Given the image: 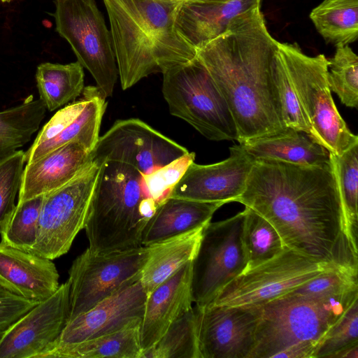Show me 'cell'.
<instances>
[{"label":"cell","instance_id":"cell-22","mask_svg":"<svg viewBox=\"0 0 358 358\" xmlns=\"http://www.w3.org/2000/svg\"><path fill=\"white\" fill-rule=\"evenodd\" d=\"M259 1H183L176 20L178 29L198 48L220 35L233 18Z\"/></svg>","mask_w":358,"mask_h":358},{"label":"cell","instance_id":"cell-19","mask_svg":"<svg viewBox=\"0 0 358 358\" xmlns=\"http://www.w3.org/2000/svg\"><path fill=\"white\" fill-rule=\"evenodd\" d=\"M192 262L148 294L140 325L142 352L154 345L171 325L192 307Z\"/></svg>","mask_w":358,"mask_h":358},{"label":"cell","instance_id":"cell-26","mask_svg":"<svg viewBox=\"0 0 358 358\" xmlns=\"http://www.w3.org/2000/svg\"><path fill=\"white\" fill-rule=\"evenodd\" d=\"M140 325L79 342L53 345L39 358H141Z\"/></svg>","mask_w":358,"mask_h":358},{"label":"cell","instance_id":"cell-5","mask_svg":"<svg viewBox=\"0 0 358 358\" xmlns=\"http://www.w3.org/2000/svg\"><path fill=\"white\" fill-rule=\"evenodd\" d=\"M357 298L358 289L334 297L288 293L263 305L250 358H313L322 338Z\"/></svg>","mask_w":358,"mask_h":358},{"label":"cell","instance_id":"cell-3","mask_svg":"<svg viewBox=\"0 0 358 358\" xmlns=\"http://www.w3.org/2000/svg\"><path fill=\"white\" fill-rule=\"evenodd\" d=\"M194 159L189 152L149 175L119 162L100 164L84 227L88 248L108 252L143 246L148 221Z\"/></svg>","mask_w":358,"mask_h":358},{"label":"cell","instance_id":"cell-28","mask_svg":"<svg viewBox=\"0 0 358 358\" xmlns=\"http://www.w3.org/2000/svg\"><path fill=\"white\" fill-rule=\"evenodd\" d=\"M46 108L31 95L17 106L0 112V158L30 141L44 119Z\"/></svg>","mask_w":358,"mask_h":358},{"label":"cell","instance_id":"cell-15","mask_svg":"<svg viewBox=\"0 0 358 358\" xmlns=\"http://www.w3.org/2000/svg\"><path fill=\"white\" fill-rule=\"evenodd\" d=\"M69 315V285H59L0 333V358H39L60 336Z\"/></svg>","mask_w":358,"mask_h":358},{"label":"cell","instance_id":"cell-18","mask_svg":"<svg viewBox=\"0 0 358 358\" xmlns=\"http://www.w3.org/2000/svg\"><path fill=\"white\" fill-rule=\"evenodd\" d=\"M147 296L139 280L68 321L50 346L79 342L141 324Z\"/></svg>","mask_w":358,"mask_h":358},{"label":"cell","instance_id":"cell-42","mask_svg":"<svg viewBox=\"0 0 358 358\" xmlns=\"http://www.w3.org/2000/svg\"><path fill=\"white\" fill-rule=\"evenodd\" d=\"M183 1H186V0H183Z\"/></svg>","mask_w":358,"mask_h":358},{"label":"cell","instance_id":"cell-4","mask_svg":"<svg viewBox=\"0 0 358 358\" xmlns=\"http://www.w3.org/2000/svg\"><path fill=\"white\" fill-rule=\"evenodd\" d=\"M125 90L152 73L186 64L196 48L178 31L183 0H103Z\"/></svg>","mask_w":358,"mask_h":358},{"label":"cell","instance_id":"cell-34","mask_svg":"<svg viewBox=\"0 0 358 358\" xmlns=\"http://www.w3.org/2000/svg\"><path fill=\"white\" fill-rule=\"evenodd\" d=\"M327 80L331 91L350 108L358 105V57L349 45H337L328 59Z\"/></svg>","mask_w":358,"mask_h":358},{"label":"cell","instance_id":"cell-38","mask_svg":"<svg viewBox=\"0 0 358 358\" xmlns=\"http://www.w3.org/2000/svg\"><path fill=\"white\" fill-rule=\"evenodd\" d=\"M22 150L0 158V226L15 207V199L19 192L24 164Z\"/></svg>","mask_w":358,"mask_h":358},{"label":"cell","instance_id":"cell-31","mask_svg":"<svg viewBox=\"0 0 358 358\" xmlns=\"http://www.w3.org/2000/svg\"><path fill=\"white\" fill-rule=\"evenodd\" d=\"M141 358H201L194 308L173 322Z\"/></svg>","mask_w":358,"mask_h":358},{"label":"cell","instance_id":"cell-14","mask_svg":"<svg viewBox=\"0 0 358 358\" xmlns=\"http://www.w3.org/2000/svg\"><path fill=\"white\" fill-rule=\"evenodd\" d=\"M201 358H250L262 306H196Z\"/></svg>","mask_w":358,"mask_h":358},{"label":"cell","instance_id":"cell-17","mask_svg":"<svg viewBox=\"0 0 358 358\" xmlns=\"http://www.w3.org/2000/svg\"><path fill=\"white\" fill-rule=\"evenodd\" d=\"M226 159L201 165L194 162L174 185L170 197L199 201H235L243 192L255 160L241 144L229 148Z\"/></svg>","mask_w":358,"mask_h":358},{"label":"cell","instance_id":"cell-27","mask_svg":"<svg viewBox=\"0 0 358 358\" xmlns=\"http://www.w3.org/2000/svg\"><path fill=\"white\" fill-rule=\"evenodd\" d=\"M84 76L83 67L78 61L67 64H39L36 72V86L46 109L53 111L75 101L85 88Z\"/></svg>","mask_w":358,"mask_h":358},{"label":"cell","instance_id":"cell-8","mask_svg":"<svg viewBox=\"0 0 358 358\" xmlns=\"http://www.w3.org/2000/svg\"><path fill=\"white\" fill-rule=\"evenodd\" d=\"M57 33L71 45L96 87L111 96L119 73L110 31L94 0H55Z\"/></svg>","mask_w":358,"mask_h":358},{"label":"cell","instance_id":"cell-20","mask_svg":"<svg viewBox=\"0 0 358 358\" xmlns=\"http://www.w3.org/2000/svg\"><path fill=\"white\" fill-rule=\"evenodd\" d=\"M52 260L0 243V285L10 292L40 303L59 288Z\"/></svg>","mask_w":358,"mask_h":358},{"label":"cell","instance_id":"cell-23","mask_svg":"<svg viewBox=\"0 0 358 358\" xmlns=\"http://www.w3.org/2000/svg\"><path fill=\"white\" fill-rule=\"evenodd\" d=\"M224 204L169 197L148 221L142 234V245L148 246L205 226Z\"/></svg>","mask_w":358,"mask_h":358},{"label":"cell","instance_id":"cell-7","mask_svg":"<svg viewBox=\"0 0 358 358\" xmlns=\"http://www.w3.org/2000/svg\"><path fill=\"white\" fill-rule=\"evenodd\" d=\"M162 74V93L172 115L209 140H237L236 125L227 101L197 57Z\"/></svg>","mask_w":358,"mask_h":358},{"label":"cell","instance_id":"cell-21","mask_svg":"<svg viewBox=\"0 0 358 358\" xmlns=\"http://www.w3.org/2000/svg\"><path fill=\"white\" fill-rule=\"evenodd\" d=\"M91 151L73 141L26 164L19 189L18 201L55 190L76 177L91 163Z\"/></svg>","mask_w":358,"mask_h":358},{"label":"cell","instance_id":"cell-35","mask_svg":"<svg viewBox=\"0 0 358 358\" xmlns=\"http://www.w3.org/2000/svg\"><path fill=\"white\" fill-rule=\"evenodd\" d=\"M271 69L286 127L303 131L313 138L310 123L276 49L272 58Z\"/></svg>","mask_w":358,"mask_h":358},{"label":"cell","instance_id":"cell-41","mask_svg":"<svg viewBox=\"0 0 358 358\" xmlns=\"http://www.w3.org/2000/svg\"><path fill=\"white\" fill-rule=\"evenodd\" d=\"M1 2L3 3H9L12 0H0Z\"/></svg>","mask_w":358,"mask_h":358},{"label":"cell","instance_id":"cell-24","mask_svg":"<svg viewBox=\"0 0 358 358\" xmlns=\"http://www.w3.org/2000/svg\"><path fill=\"white\" fill-rule=\"evenodd\" d=\"M241 145L255 160L271 159L303 166L330 162L329 152L326 148L306 133L289 127Z\"/></svg>","mask_w":358,"mask_h":358},{"label":"cell","instance_id":"cell-12","mask_svg":"<svg viewBox=\"0 0 358 358\" xmlns=\"http://www.w3.org/2000/svg\"><path fill=\"white\" fill-rule=\"evenodd\" d=\"M245 210L203 229L192 268V295L196 306L210 304L222 288L245 268L242 241Z\"/></svg>","mask_w":358,"mask_h":358},{"label":"cell","instance_id":"cell-36","mask_svg":"<svg viewBox=\"0 0 358 358\" xmlns=\"http://www.w3.org/2000/svg\"><path fill=\"white\" fill-rule=\"evenodd\" d=\"M358 345V298L328 330L316 348L313 358H335L342 351Z\"/></svg>","mask_w":358,"mask_h":358},{"label":"cell","instance_id":"cell-30","mask_svg":"<svg viewBox=\"0 0 358 358\" xmlns=\"http://www.w3.org/2000/svg\"><path fill=\"white\" fill-rule=\"evenodd\" d=\"M244 210L242 241L247 262L242 273L271 259L287 248L266 219L248 207Z\"/></svg>","mask_w":358,"mask_h":358},{"label":"cell","instance_id":"cell-2","mask_svg":"<svg viewBox=\"0 0 358 358\" xmlns=\"http://www.w3.org/2000/svg\"><path fill=\"white\" fill-rule=\"evenodd\" d=\"M261 5L238 14L220 35L196 48L227 101L239 144L287 128L271 69L278 41L267 29Z\"/></svg>","mask_w":358,"mask_h":358},{"label":"cell","instance_id":"cell-11","mask_svg":"<svg viewBox=\"0 0 358 358\" xmlns=\"http://www.w3.org/2000/svg\"><path fill=\"white\" fill-rule=\"evenodd\" d=\"M100 169L94 162L64 186L44 194L38 235L30 252L53 260L66 253L84 229Z\"/></svg>","mask_w":358,"mask_h":358},{"label":"cell","instance_id":"cell-37","mask_svg":"<svg viewBox=\"0 0 358 358\" xmlns=\"http://www.w3.org/2000/svg\"><path fill=\"white\" fill-rule=\"evenodd\" d=\"M356 289H358L357 274L335 268L322 273L289 293L334 297Z\"/></svg>","mask_w":358,"mask_h":358},{"label":"cell","instance_id":"cell-13","mask_svg":"<svg viewBox=\"0 0 358 358\" xmlns=\"http://www.w3.org/2000/svg\"><path fill=\"white\" fill-rule=\"evenodd\" d=\"M189 152L137 118L117 120L91 152V162L114 161L151 174Z\"/></svg>","mask_w":358,"mask_h":358},{"label":"cell","instance_id":"cell-29","mask_svg":"<svg viewBox=\"0 0 358 358\" xmlns=\"http://www.w3.org/2000/svg\"><path fill=\"white\" fill-rule=\"evenodd\" d=\"M310 18L327 43L349 45L358 38V0H324Z\"/></svg>","mask_w":358,"mask_h":358},{"label":"cell","instance_id":"cell-39","mask_svg":"<svg viewBox=\"0 0 358 358\" xmlns=\"http://www.w3.org/2000/svg\"><path fill=\"white\" fill-rule=\"evenodd\" d=\"M37 303L15 295L0 285V332L6 330Z\"/></svg>","mask_w":358,"mask_h":358},{"label":"cell","instance_id":"cell-10","mask_svg":"<svg viewBox=\"0 0 358 358\" xmlns=\"http://www.w3.org/2000/svg\"><path fill=\"white\" fill-rule=\"evenodd\" d=\"M335 268L286 248L271 259L236 276L208 305L262 306Z\"/></svg>","mask_w":358,"mask_h":358},{"label":"cell","instance_id":"cell-25","mask_svg":"<svg viewBox=\"0 0 358 358\" xmlns=\"http://www.w3.org/2000/svg\"><path fill=\"white\" fill-rule=\"evenodd\" d=\"M205 226L148 246L140 280L147 295L194 259Z\"/></svg>","mask_w":358,"mask_h":358},{"label":"cell","instance_id":"cell-32","mask_svg":"<svg viewBox=\"0 0 358 358\" xmlns=\"http://www.w3.org/2000/svg\"><path fill=\"white\" fill-rule=\"evenodd\" d=\"M43 195L17 203L0 226L2 244L29 252L38 235Z\"/></svg>","mask_w":358,"mask_h":358},{"label":"cell","instance_id":"cell-9","mask_svg":"<svg viewBox=\"0 0 358 358\" xmlns=\"http://www.w3.org/2000/svg\"><path fill=\"white\" fill-rule=\"evenodd\" d=\"M148 246L108 252L87 248L69 270L68 321L98 303L141 280L148 257Z\"/></svg>","mask_w":358,"mask_h":358},{"label":"cell","instance_id":"cell-16","mask_svg":"<svg viewBox=\"0 0 358 358\" xmlns=\"http://www.w3.org/2000/svg\"><path fill=\"white\" fill-rule=\"evenodd\" d=\"M106 106V97L96 86L85 87L80 99L59 110L43 126L24 152V162L31 163L73 141L83 144L92 152L99 138Z\"/></svg>","mask_w":358,"mask_h":358},{"label":"cell","instance_id":"cell-1","mask_svg":"<svg viewBox=\"0 0 358 358\" xmlns=\"http://www.w3.org/2000/svg\"><path fill=\"white\" fill-rule=\"evenodd\" d=\"M235 201L266 219L288 248L358 274L357 244L347 224L331 161L303 166L255 160Z\"/></svg>","mask_w":358,"mask_h":358},{"label":"cell","instance_id":"cell-33","mask_svg":"<svg viewBox=\"0 0 358 358\" xmlns=\"http://www.w3.org/2000/svg\"><path fill=\"white\" fill-rule=\"evenodd\" d=\"M358 143L341 155L329 153L345 220L352 237L357 241Z\"/></svg>","mask_w":358,"mask_h":358},{"label":"cell","instance_id":"cell-6","mask_svg":"<svg viewBox=\"0 0 358 358\" xmlns=\"http://www.w3.org/2000/svg\"><path fill=\"white\" fill-rule=\"evenodd\" d=\"M280 55L310 123L313 138L330 154L341 155L358 143L333 101L327 80L328 59L306 55L296 43L278 42Z\"/></svg>","mask_w":358,"mask_h":358},{"label":"cell","instance_id":"cell-40","mask_svg":"<svg viewBox=\"0 0 358 358\" xmlns=\"http://www.w3.org/2000/svg\"><path fill=\"white\" fill-rule=\"evenodd\" d=\"M335 358H358V345L342 351Z\"/></svg>","mask_w":358,"mask_h":358},{"label":"cell","instance_id":"cell-43","mask_svg":"<svg viewBox=\"0 0 358 358\" xmlns=\"http://www.w3.org/2000/svg\"><path fill=\"white\" fill-rule=\"evenodd\" d=\"M1 333V332H0Z\"/></svg>","mask_w":358,"mask_h":358}]
</instances>
